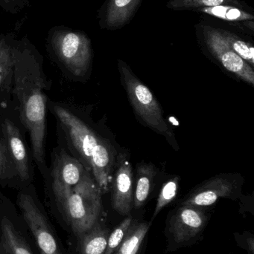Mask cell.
Listing matches in <instances>:
<instances>
[{
  "label": "cell",
  "instance_id": "cell-12",
  "mask_svg": "<svg viewBox=\"0 0 254 254\" xmlns=\"http://www.w3.org/2000/svg\"><path fill=\"white\" fill-rule=\"evenodd\" d=\"M233 182L224 176H217L197 188L183 205L207 207L215 204L220 198L228 197L234 190Z\"/></svg>",
  "mask_w": 254,
  "mask_h": 254
},
{
  "label": "cell",
  "instance_id": "cell-9",
  "mask_svg": "<svg viewBox=\"0 0 254 254\" xmlns=\"http://www.w3.org/2000/svg\"><path fill=\"white\" fill-rule=\"evenodd\" d=\"M207 217L200 207L183 205L171 218L170 232L177 243L196 237L205 226Z\"/></svg>",
  "mask_w": 254,
  "mask_h": 254
},
{
  "label": "cell",
  "instance_id": "cell-21",
  "mask_svg": "<svg viewBox=\"0 0 254 254\" xmlns=\"http://www.w3.org/2000/svg\"><path fill=\"white\" fill-rule=\"evenodd\" d=\"M178 186V177H174V179H170L164 184L161 192H160L159 196H158L153 218H155L164 207L174 200L177 195Z\"/></svg>",
  "mask_w": 254,
  "mask_h": 254
},
{
  "label": "cell",
  "instance_id": "cell-2",
  "mask_svg": "<svg viewBox=\"0 0 254 254\" xmlns=\"http://www.w3.org/2000/svg\"><path fill=\"white\" fill-rule=\"evenodd\" d=\"M51 187L55 201L76 237L90 230L98 222L102 209L101 192L89 171L73 186L45 181Z\"/></svg>",
  "mask_w": 254,
  "mask_h": 254
},
{
  "label": "cell",
  "instance_id": "cell-19",
  "mask_svg": "<svg viewBox=\"0 0 254 254\" xmlns=\"http://www.w3.org/2000/svg\"><path fill=\"white\" fill-rule=\"evenodd\" d=\"M151 223L143 222L131 225L123 241L113 254H137L149 231Z\"/></svg>",
  "mask_w": 254,
  "mask_h": 254
},
{
  "label": "cell",
  "instance_id": "cell-4",
  "mask_svg": "<svg viewBox=\"0 0 254 254\" xmlns=\"http://www.w3.org/2000/svg\"><path fill=\"white\" fill-rule=\"evenodd\" d=\"M52 46L61 67L73 79L84 78L92 64V51L89 37L79 31L61 30L54 33Z\"/></svg>",
  "mask_w": 254,
  "mask_h": 254
},
{
  "label": "cell",
  "instance_id": "cell-6",
  "mask_svg": "<svg viewBox=\"0 0 254 254\" xmlns=\"http://www.w3.org/2000/svg\"><path fill=\"white\" fill-rule=\"evenodd\" d=\"M195 30L199 42L224 68L253 86V68L228 46L219 28L210 24L200 22L195 25Z\"/></svg>",
  "mask_w": 254,
  "mask_h": 254
},
{
  "label": "cell",
  "instance_id": "cell-5",
  "mask_svg": "<svg viewBox=\"0 0 254 254\" xmlns=\"http://www.w3.org/2000/svg\"><path fill=\"white\" fill-rule=\"evenodd\" d=\"M0 129L14 164L20 188L31 185L34 178L32 155L27 146L26 131L14 108L0 113Z\"/></svg>",
  "mask_w": 254,
  "mask_h": 254
},
{
  "label": "cell",
  "instance_id": "cell-20",
  "mask_svg": "<svg viewBox=\"0 0 254 254\" xmlns=\"http://www.w3.org/2000/svg\"><path fill=\"white\" fill-rule=\"evenodd\" d=\"M219 28L222 37L233 51L253 68L254 65V49L253 45L248 43L237 34L228 30Z\"/></svg>",
  "mask_w": 254,
  "mask_h": 254
},
{
  "label": "cell",
  "instance_id": "cell-14",
  "mask_svg": "<svg viewBox=\"0 0 254 254\" xmlns=\"http://www.w3.org/2000/svg\"><path fill=\"white\" fill-rule=\"evenodd\" d=\"M109 231L95 224L90 230L78 237L79 254H104Z\"/></svg>",
  "mask_w": 254,
  "mask_h": 254
},
{
  "label": "cell",
  "instance_id": "cell-16",
  "mask_svg": "<svg viewBox=\"0 0 254 254\" xmlns=\"http://www.w3.org/2000/svg\"><path fill=\"white\" fill-rule=\"evenodd\" d=\"M156 170L152 164H142L137 168V179L133 204L140 208L146 202L152 189Z\"/></svg>",
  "mask_w": 254,
  "mask_h": 254
},
{
  "label": "cell",
  "instance_id": "cell-1",
  "mask_svg": "<svg viewBox=\"0 0 254 254\" xmlns=\"http://www.w3.org/2000/svg\"><path fill=\"white\" fill-rule=\"evenodd\" d=\"M50 88L43 64L30 50L15 47L12 102L19 122L29 135L31 152L44 180L49 176L46 160V113Z\"/></svg>",
  "mask_w": 254,
  "mask_h": 254
},
{
  "label": "cell",
  "instance_id": "cell-10",
  "mask_svg": "<svg viewBox=\"0 0 254 254\" xmlns=\"http://www.w3.org/2000/svg\"><path fill=\"white\" fill-rule=\"evenodd\" d=\"M143 0H106L99 11L102 29L117 31L131 22Z\"/></svg>",
  "mask_w": 254,
  "mask_h": 254
},
{
  "label": "cell",
  "instance_id": "cell-7",
  "mask_svg": "<svg viewBox=\"0 0 254 254\" xmlns=\"http://www.w3.org/2000/svg\"><path fill=\"white\" fill-rule=\"evenodd\" d=\"M33 187L31 184L20 188L18 194L17 204L22 216L34 236L40 254H64L47 218L37 203Z\"/></svg>",
  "mask_w": 254,
  "mask_h": 254
},
{
  "label": "cell",
  "instance_id": "cell-17",
  "mask_svg": "<svg viewBox=\"0 0 254 254\" xmlns=\"http://www.w3.org/2000/svg\"><path fill=\"white\" fill-rule=\"evenodd\" d=\"M0 185L21 188L17 173L10 156L7 143L0 129Z\"/></svg>",
  "mask_w": 254,
  "mask_h": 254
},
{
  "label": "cell",
  "instance_id": "cell-13",
  "mask_svg": "<svg viewBox=\"0 0 254 254\" xmlns=\"http://www.w3.org/2000/svg\"><path fill=\"white\" fill-rule=\"evenodd\" d=\"M193 11L204 13L228 22L232 26L254 34V15L249 9L235 6L220 5L195 9Z\"/></svg>",
  "mask_w": 254,
  "mask_h": 254
},
{
  "label": "cell",
  "instance_id": "cell-15",
  "mask_svg": "<svg viewBox=\"0 0 254 254\" xmlns=\"http://www.w3.org/2000/svg\"><path fill=\"white\" fill-rule=\"evenodd\" d=\"M0 244L7 254H33L29 246L15 228L10 219L2 217Z\"/></svg>",
  "mask_w": 254,
  "mask_h": 254
},
{
  "label": "cell",
  "instance_id": "cell-3",
  "mask_svg": "<svg viewBox=\"0 0 254 254\" xmlns=\"http://www.w3.org/2000/svg\"><path fill=\"white\" fill-rule=\"evenodd\" d=\"M121 81L136 114L157 132L174 140L172 131L167 125L159 103L150 89L143 84L124 61H118Z\"/></svg>",
  "mask_w": 254,
  "mask_h": 254
},
{
  "label": "cell",
  "instance_id": "cell-22",
  "mask_svg": "<svg viewBox=\"0 0 254 254\" xmlns=\"http://www.w3.org/2000/svg\"><path fill=\"white\" fill-rule=\"evenodd\" d=\"M132 225V218L127 217L123 222L109 235L107 249L104 254H113L123 241L130 227Z\"/></svg>",
  "mask_w": 254,
  "mask_h": 254
},
{
  "label": "cell",
  "instance_id": "cell-18",
  "mask_svg": "<svg viewBox=\"0 0 254 254\" xmlns=\"http://www.w3.org/2000/svg\"><path fill=\"white\" fill-rule=\"evenodd\" d=\"M230 5L241 8L249 9L250 7L242 0H169L167 7L175 11L192 10L202 7L214 6Z\"/></svg>",
  "mask_w": 254,
  "mask_h": 254
},
{
  "label": "cell",
  "instance_id": "cell-8",
  "mask_svg": "<svg viewBox=\"0 0 254 254\" xmlns=\"http://www.w3.org/2000/svg\"><path fill=\"white\" fill-rule=\"evenodd\" d=\"M134 176L132 167L128 158L123 155L118 158L117 168L113 178V209L121 215L131 213L134 201Z\"/></svg>",
  "mask_w": 254,
  "mask_h": 254
},
{
  "label": "cell",
  "instance_id": "cell-23",
  "mask_svg": "<svg viewBox=\"0 0 254 254\" xmlns=\"http://www.w3.org/2000/svg\"><path fill=\"white\" fill-rule=\"evenodd\" d=\"M0 254H7L5 253V252H4V250L3 249L2 246H1V244H0Z\"/></svg>",
  "mask_w": 254,
  "mask_h": 254
},
{
  "label": "cell",
  "instance_id": "cell-11",
  "mask_svg": "<svg viewBox=\"0 0 254 254\" xmlns=\"http://www.w3.org/2000/svg\"><path fill=\"white\" fill-rule=\"evenodd\" d=\"M14 65L15 46L3 37L0 39V113L13 108Z\"/></svg>",
  "mask_w": 254,
  "mask_h": 254
}]
</instances>
